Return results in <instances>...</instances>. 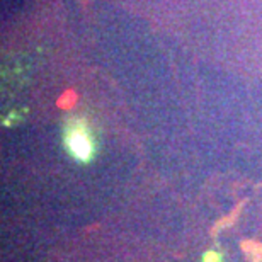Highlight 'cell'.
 Wrapping results in <instances>:
<instances>
[{"instance_id": "6da1fadb", "label": "cell", "mask_w": 262, "mask_h": 262, "mask_svg": "<svg viewBox=\"0 0 262 262\" xmlns=\"http://www.w3.org/2000/svg\"><path fill=\"white\" fill-rule=\"evenodd\" d=\"M68 147L72 153L80 160H87L90 157V143H88L87 136L80 131H73L68 136Z\"/></svg>"}]
</instances>
